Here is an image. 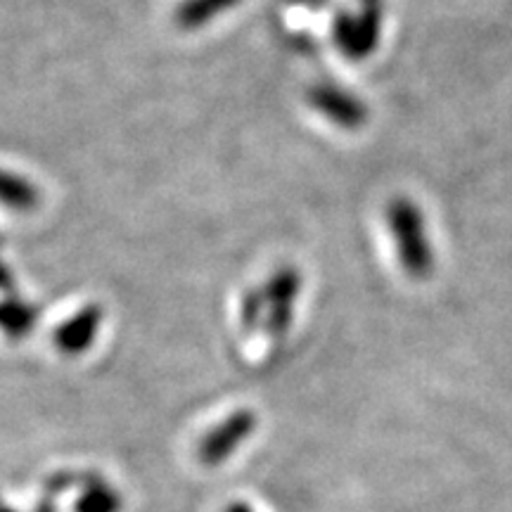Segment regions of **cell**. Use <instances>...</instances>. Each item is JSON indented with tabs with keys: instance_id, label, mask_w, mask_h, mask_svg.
<instances>
[{
	"instance_id": "obj_1",
	"label": "cell",
	"mask_w": 512,
	"mask_h": 512,
	"mask_svg": "<svg viewBox=\"0 0 512 512\" xmlns=\"http://www.w3.org/2000/svg\"><path fill=\"white\" fill-rule=\"evenodd\" d=\"M387 226L392 233L401 268L415 280H425L434 271V252L427 238L422 209L411 197H394L387 204Z\"/></svg>"
},
{
	"instance_id": "obj_3",
	"label": "cell",
	"mask_w": 512,
	"mask_h": 512,
	"mask_svg": "<svg viewBox=\"0 0 512 512\" xmlns=\"http://www.w3.org/2000/svg\"><path fill=\"white\" fill-rule=\"evenodd\" d=\"M299 292H302V275H299L297 268H278L266 280L261 294H264V309L268 311L266 330L273 337H283L290 330Z\"/></svg>"
},
{
	"instance_id": "obj_10",
	"label": "cell",
	"mask_w": 512,
	"mask_h": 512,
	"mask_svg": "<svg viewBox=\"0 0 512 512\" xmlns=\"http://www.w3.org/2000/svg\"><path fill=\"white\" fill-rule=\"evenodd\" d=\"M31 311L24 304H15V302H5L0 304V328H3L8 335L17 337V335H27L31 330Z\"/></svg>"
},
{
	"instance_id": "obj_12",
	"label": "cell",
	"mask_w": 512,
	"mask_h": 512,
	"mask_svg": "<svg viewBox=\"0 0 512 512\" xmlns=\"http://www.w3.org/2000/svg\"><path fill=\"white\" fill-rule=\"evenodd\" d=\"M34 512H57V498L50 494H43L41 498H38Z\"/></svg>"
},
{
	"instance_id": "obj_5",
	"label": "cell",
	"mask_w": 512,
	"mask_h": 512,
	"mask_svg": "<svg viewBox=\"0 0 512 512\" xmlns=\"http://www.w3.org/2000/svg\"><path fill=\"white\" fill-rule=\"evenodd\" d=\"M380 29L382 19L377 8H368L358 17L339 15L335 22V41L349 57L363 60V57L375 50L377 38H380Z\"/></svg>"
},
{
	"instance_id": "obj_6",
	"label": "cell",
	"mask_w": 512,
	"mask_h": 512,
	"mask_svg": "<svg viewBox=\"0 0 512 512\" xmlns=\"http://www.w3.org/2000/svg\"><path fill=\"white\" fill-rule=\"evenodd\" d=\"M102 318H105V313H102L98 304L83 306L81 311H76L74 316H69L60 328L55 330L53 335L55 347L67 356L86 354L100 335Z\"/></svg>"
},
{
	"instance_id": "obj_13",
	"label": "cell",
	"mask_w": 512,
	"mask_h": 512,
	"mask_svg": "<svg viewBox=\"0 0 512 512\" xmlns=\"http://www.w3.org/2000/svg\"><path fill=\"white\" fill-rule=\"evenodd\" d=\"M223 512H254V508L245 501H235V503H230Z\"/></svg>"
},
{
	"instance_id": "obj_8",
	"label": "cell",
	"mask_w": 512,
	"mask_h": 512,
	"mask_svg": "<svg viewBox=\"0 0 512 512\" xmlns=\"http://www.w3.org/2000/svg\"><path fill=\"white\" fill-rule=\"evenodd\" d=\"M0 204L12 211H34L41 204V192L29 178L0 169Z\"/></svg>"
},
{
	"instance_id": "obj_14",
	"label": "cell",
	"mask_w": 512,
	"mask_h": 512,
	"mask_svg": "<svg viewBox=\"0 0 512 512\" xmlns=\"http://www.w3.org/2000/svg\"><path fill=\"white\" fill-rule=\"evenodd\" d=\"M0 512H15L12 508H8V505H5L3 501H0Z\"/></svg>"
},
{
	"instance_id": "obj_11",
	"label": "cell",
	"mask_w": 512,
	"mask_h": 512,
	"mask_svg": "<svg viewBox=\"0 0 512 512\" xmlns=\"http://www.w3.org/2000/svg\"><path fill=\"white\" fill-rule=\"evenodd\" d=\"M261 313H264V294L249 292L245 297V304H242V323H245L247 330H252L259 323Z\"/></svg>"
},
{
	"instance_id": "obj_9",
	"label": "cell",
	"mask_w": 512,
	"mask_h": 512,
	"mask_svg": "<svg viewBox=\"0 0 512 512\" xmlns=\"http://www.w3.org/2000/svg\"><path fill=\"white\" fill-rule=\"evenodd\" d=\"M235 5H240V0H185L176 10V24L185 31H197Z\"/></svg>"
},
{
	"instance_id": "obj_7",
	"label": "cell",
	"mask_w": 512,
	"mask_h": 512,
	"mask_svg": "<svg viewBox=\"0 0 512 512\" xmlns=\"http://www.w3.org/2000/svg\"><path fill=\"white\" fill-rule=\"evenodd\" d=\"M121 508L124 498L119 491L95 475L86 477L74 503V512H121Z\"/></svg>"
},
{
	"instance_id": "obj_2",
	"label": "cell",
	"mask_w": 512,
	"mask_h": 512,
	"mask_svg": "<svg viewBox=\"0 0 512 512\" xmlns=\"http://www.w3.org/2000/svg\"><path fill=\"white\" fill-rule=\"evenodd\" d=\"M256 413L249 408H238L230 415H226L214 430L204 434L200 446H197V458L202 465L219 467L230 460L238 448L252 437L256 430Z\"/></svg>"
},
{
	"instance_id": "obj_4",
	"label": "cell",
	"mask_w": 512,
	"mask_h": 512,
	"mask_svg": "<svg viewBox=\"0 0 512 512\" xmlns=\"http://www.w3.org/2000/svg\"><path fill=\"white\" fill-rule=\"evenodd\" d=\"M309 102L313 110L330 119L335 126L361 128L368 121L366 102L344 88L330 86V83L313 86L309 91Z\"/></svg>"
}]
</instances>
